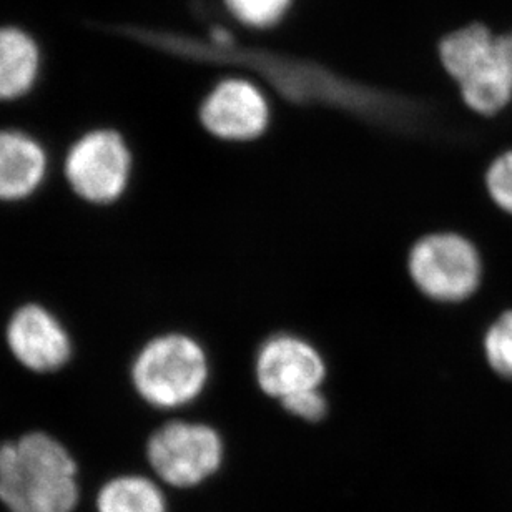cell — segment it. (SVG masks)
Here are the masks:
<instances>
[{
	"mask_svg": "<svg viewBox=\"0 0 512 512\" xmlns=\"http://www.w3.org/2000/svg\"><path fill=\"white\" fill-rule=\"evenodd\" d=\"M328 376L325 353L315 341L296 331H276L265 338L253 360L256 388L276 403L323 388Z\"/></svg>",
	"mask_w": 512,
	"mask_h": 512,
	"instance_id": "obj_8",
	"label": "cell"
},
{
	"mask_svg": "<svg viewBox=\"0 0 512 512\" xmlns=\"http://www.w3.org/2000/svg\"><path fill=\"white\" fill-rule=\"evenodd\" d=\"M95 512H172L168 491L148 471L107 479L95 494Z\"/></svg>",
	"mask_w": 512,
	"mask_h": 512,
	"instance_id": "obj_12",
	"label": "cell"
},
{
	"mask_svg": "<svg viewBox=\"0 0 512 512\" xmlns=\"http://www.w3.org/2000/svg\"><path fill=\"white\" fill-rule=\"evenodd\" d=\"M4 345L25 375L59 376L75 358L74 335L64 318L47 303L22 301L12 308L4 325Z\"/></svg>",
	"mask_w": 512,
	"mask_h": 512,
	"instance_id": "obj_7",
	"label": "cell"
},
{
	"mask_svg": "<svg viewBox=\"0 0 512 512\" xmlns=\"http://www.w3.org/2000/svg\"><path fill=\"white\" fill-rule=\"evenodd\" d=\"M439 59L458 82L464 104L476 114L496 115L511 102L512 82L488 27L473 24L454 30L439 44Z\"/></svg>",
	"mask_w": 512,
	"mask_h": 512,
	"instance_id": "obj_6",
	"label": "cell"
},
{
	"mask_svg": "<svg viewBox=\"0 0 512 512\" xmlns=\"http://www.w3.org/2000/svg\"><path fill=\"white\" fill-rule=\"evenodd\" d=\"M406 270L419 295L444 306L468 301L483 280L478 248L451 230H434L419 237L409 248Z\"/></svg>",
	"mask_w": 512,
	"mask_h": 512,
	"instance_id": "obj_5",
	"label": "cell"
},
{
	"mask_svg": "<svg viewBox=\"0 0 512 512\" xmlns=\"http://www.w3.org/2000/svg\"><path fill=\"white\" fill-rule=\"evenodd\" d=\"M484 355L496 375L512 380V310L489 326L484 336Z\"/></svg>",
	"mask_w": 512,
	"mask_h": 512,
	"instance_id": "obj_13",
	"label": "cell"
},
{
	"mask_svg": "<svg viewBox=\"0 0 512 512\" xmlns=\"http://www.w3.org/2000/svg\"><path fill=\"white\" fill-rule=\"evenodd\" d=\"M44 54L29 30L0 25V104L27 99L39 85Z\"/></svg>",
	"mask_w": 512,
	"mask_h": 512,
	"instance_id": "obj_11",
	"label": "cell"
},
{
	"mask_svg": "<svg viewBox=\"0 0 512 512\" xmlns=\"http://www.w3.org/2000/svg\"><path fill=\"white\" fill-rule=\"evenodd\" d=\"M222 459V436L197 419L163 418L145 441L148 473L170 491L197 488L217 473Z\"/></svg>",
	"mask_w": 512,
	"mask_h": 512,
	"instance_id": "obj_4",
	"label": "cell"
},
{
	"mask_svg": "<svg viewBox=\"0 0 512 512\" xmlns=\"http://www.w3.org/2000/svg\"><path fill=\"white\" fill-rule=\"evenodd\" d=\"M52 173V155L39 135L22 127H0V205L30 202Z\"/></svg>",
	"mask_w": 512,
	"mask_h": 512,
	"instance_id": "obj_10",
	"label": "cell"
},
{
	"mask_svg": "<svg viewBox=\"0 0 512 512\" xmlns=\"http://www.w3.org/2000/svg\"><path fill=\"white\" fill-rule=\"evenodd\" d=\"M198 124L208 137L230 145H250L265 137L271 127V105L252 80H222L203 97Z\"/></svg>",
	"mask_w": 512,
	"mask_h": 512,
	"instance_id": "obj_9",
	"label": "cell"
},
{
	"mask_svg": "<svg viewBox=\"0 0 512 512\" xmlns=\"http://www.w3.org/2000/svg\"><path fill=\"white\" fill-rule=\"evenodd\" d=\"M135 152L119 128L95 125L87 128L65 148L62 178L80 203L110 208L124 202L135 178Z\"/></svg>",
	"mask_w": 512,
	"mask_h": 512,
	"instance_id": "obj_3",
	"label": "cell"
},
{
	"mask_svg": "<svg viewBox=\"0 0 512 512\" xmlns=\"http://www.w3.org/2000/svg\"><path fill=\"white\" fill-rule=\"evenodd\" d=\"M79 461L45 429L0 443V504L9 512H75L82 504Z\"/></svg>",
	"mask_w": 512,
	"mask_h": 512,
	"instance_id": "obj_1",
	"label": "cell"
},
{
	"mask_svg": "<svg viewBox=\"0 0 512 512\" xmlns=\"http://www.w3.org/2000/svg\"><path fill=\"white\" fill-rule=\"evenodd\" d=\"M489 197L504 212L512 215V152L496 158L486 172Z\"/></svg>",
	"mask_w": 512,
	"mask_h": 512,
	"instance_id": "obj_16",
	"label": "cell"
},
{
	"mask_svg": "<svg viewBox=\"0 0 512 512\" xmlns=\"http://www.w3.org/2000/svg\"><path fill=\"white\" fill-rule=\"evenodd\" d=\"M212 355L192 331L167 328L147 336L127 366V388L158 416H173L202 398L212 383Z\"/></svg>",
	"mask_w": 512,
	"mask_h": 512,
	"instance_id": "obj_2",
	"label": "cell"
},
{
	"mask_svg": "<svg viewBox=\"0 0 512 512\" xmlns=\"http://www.w3.org/2000/svg\"><path fill=\"white\" fill-rule=\"evenodd\" d=\"M496 44H498L499 55H501V60H503L506 72L512 82V34L499 35L496 37Z\"/></svg>",
	"mask_w": 512,
	"mask_h": 512,
	"instance_id": "obj_17",
	"label": "cell"
},
{
	"mask_svg": "<svg viewBox=\"0 0 512 512\" xmlns=\"http://www.w3.org/2000/svg\"><path fill=\"white\" fill-rule=\"evenodd\" d=\"M225 4L242 24L266 29L281 20L291 0H225Z\"/></svg>",
	"mask_w": 512,
	"mask_h": 512,
	"instance_id": "obj_14",
	"label": "cell"
},
{
	"mask_svg": "<svg viewBox=\"0 0 512 512\" xmlns=\"http://www.w3.org/2000/svg\"><path fill=\"white\" fill-rule=\"evenodd\" d=\"M278 404L286 414L301 419L305 423H320L326 418L328 409H330V401L326 398L323 388L295 394V396L283 399Z\"/></svg>",
	"mask_w": 512,
	"mask_h": 512,
	"instance_id": "obj_15",
	"label": "cell"
}]
</instances>
